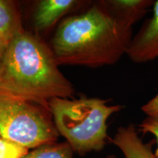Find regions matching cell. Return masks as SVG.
<instances>
[{"label": "cell", "mask_w": 158, "mask_h": 158, "mask_svg": "<svg viewBox=\"0 0 158 158\" xmlns=\"http://www.w3.org/2000/svg\"><path fill=\"white\" fill-rule=\"evenodd\" d=\"M132 27L114 19L99 1L61 22L51 41L59 65L98 68L116 64L126 54Z\"/></svg>", "instance_id": "obj_1"}, {"label": "cell", "mask_w": 158, "mask_h": 158, "mask_svg": "<svg viewBox=\"0 0 158 158\" xmlns=\"http://www.w3.org/2000/svg\"><path fill=\"white\" fill-rule=\"evenodd\" d=\"M139 130L143 134H151L155 137L157 148L155 154L158 157V115L147 116L139 124Z\"/></svg>", "instance_id": "obj_12"}, {"label": "cell", "mask_w": 158, "mask_h": 158, "mask_svg": "<svg viewBox=\"0 0 158 158\" xmlns=\"http://www.w3.org/2000/svg\"><path fill=\"white\" fill-rule=\"evenodd\" d=\"M59 66L51 47L24 30L7 45L0 70V93L48 110L52 99L75 93Z\"/></svg>", "instance_id": "obj_2"}, {"label": "cell", "mask_w": 158, "mask_h": 158, "mask_svg": "<svg viewBox=\"0 0 158 158\" xmlns=\"http://www.w3.org/2000/svg\"><path fill=\"white\" fill-rule=\"evenodd\" d=\"M73 153L68 141L54 142L33 149L21 158H73Z\"/></svg>", "instance_id": "obj_10"}, {"label": "cell", "mask_w": 158, "mask_h": 158, "mask_svg": "<svg viewBox=\"0 0 158 158\" xmlns=\"http://www.w3.org/2000/svg\"><path fill=\"white\" fill-rule=\"evenodd\" d=\"M122 109V106H108L98 98H54L48 102L59 134L81 155L104 149L108 139V118Z\"/></svg>", "instance_id": "obj_3"}, {"label": "cell", "mask_w": 158, "mask_h": 158, "mask_svg": "<svg viewBox=\"0 0 158 158\" xmlns=\"http://www.w3.org/2000/svg\"><path fill=\"white\" fill-rule=\"evenodd\" d=\"M111 142L125 158H158L152 150V143L143 142L135 126L132 124L118 127Z\"/></svg>", "instance_id": "obj_6"}, {"label": "cell", "mask_w": 158, "mask_h": 158, "mask_svg": "<svg viewBox=\"0 0 158 158\" xmlns=\"http://www.w3.org/2000/svg\"><path fill=\"white\" fill-rule=\"evenodd\" d=\"M152 7V15L133 36L126 53L134 63H147L158 59V0Z\"/></svg>", "instance_id": "obj_5"}, {"label": "cell", "mask_w": 158, "mask_h": 158, "mask_svg": "<svg viewBox=\"0 0 158 158\" xmlns=\"http://www.w3.org/2000/svg\"><path fill=\"white\" fill-rule=\"evenodd\" d=\"M106 158H116V157L114 155H110L107 156V157H106Z\"/></svg>", "instance_id": "obj_15"}, {"label": "cell", "mask_w": 158, "mask_h": 158, "mask_svg": "<svg viewBox=\"0 0 158 158\" xmlns=\"http://www.w3.org/2000/svg\"><path fill=\"white\" fill-rule=\"evenodd\" d=\"M48 113L36 104L0 93V135L28 150L56 142L59 134Z\"/></svg>", "instance_id": "obj_4"}, {"label": "cell", "mask_w": 158, "mask_h": 158, "mask_svg": "<svg viewBox=\"0 0 158 158\" xmlns=\"http://www.w3.org/2000/svg\"><path fill=\"white\" fill-rule=\"evenodd\" d=\"M80 2L76 0H42L35 11V29L37 31L51 28L61 18L72 10Z\"/></svg>", "instance_id": "obj_8"}, {"label": "cell", "mask_w": 158, "mask_h": 158, "mask_svg": "<svg viewBox=\"0 0 158 158\" xmlns=\"http://www.w3.org/2000/svg\"><path fill=\"white\" fill-rule=\"evenodd\" d=\"M24 31L21 13L14 1L0 0V35L7 45Z\"/></svg>", "instance_id": "obj_9"}, {"label": "cell", "mask_w": 158, "mask_h": 158, "mask_svg": "<svg viewBox=\"0 0 158 158\" xmlns=\"http://www.w3.org/2000/svg\"><path fill=\"white\" fill-rule=\"evenodd\" d=\"M29 150L6 141L0 135V158H21Z\"/></svg>", "instance_id": "obj_11"}, {"label": "cell", "mask_w": 158, "mask_h": 158, "mask_svg": "<svg viewBox=\"0 0 158 158\" xmlns=\"http://www.w3.org/2000/svg\"><path fill=\"white\" fill-rule=\"evenodd\" d=\"M7 44L4 40V39L0 35V70H1L2 65V62L4 60V57H5V54L6 52V49H7Z\"/></svg>", "instance_id": "obj_14"}, {"label": "cell", "mask_w": 158, "mask_h": 158, "mask_svg": "<svg viewBox=\"0 0 158 158\" xmlns=\"http://www.w3.org/2000/svg\"><path fill=\"white\" fill-rule=\"evenodd\" d=\"M142 111L147 116L158 115V93L141 107Z\"/></svg>", "instance_id": "obj_13"}, {"label": "cell", "mask_w": 158, "mask_h": 158, "mask_svg": "<svg viewBox=\"0 0 158 158\" xmlns=\"http://www.w3.org/2000/svg\"><path fill=\"white\" fill-rule=\"evenodd\" d=\"M100 5L118 21L130 27L140 21L153 7L154 0H101Z\"/></svg>", "instance_id": "obj_7"}]
</instances>
